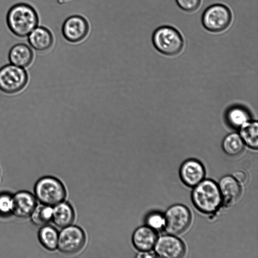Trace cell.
<instances>
[{"mask_svg":"<svg viewBox=\"0 0 258 258\" xmlns=\"http://www.w3.org/2000/svg\"><path fill=\"white\" fill-rule=\"evenodd\" d=\"M7 21L9 28L15 35L24 37L28 36L37 27L38 17L31 6L21 3L10 9L7 15Z\"/></svg>","mask_w":258,"mask_h":258,"instance_id":"obj_1","label":"cell"},{"mask_svg":"<svg viewBox=\"0 0 258 258\" xmlns=\"http://www.w3.org/2000/svg\"><path fill=\"white\" fill-rule=\"evenodd\" d=\"M194 187L191 198L194 205L199 211L210 214L219 209L223 199L218 185L214 181L203 179Z\"/></svg>","mask_w":258,"mask_h":258,"instance_id":"obj_2","label":"cell"},{"mask_svg":"<svg viewBox=\"0 0 258 258\" xmlns=\"http://www.w3.org/2000/svg\"><path fill=\"white\" fill-rule=\"evenodd\" d=\"M152 42L155 48L166 55L178 54L182 49L184 41L180 33L175 28L162 26L153 32Z\"/></svg>","mask_w":258,"mask_h":258,"instance_id":"obj_3","label":"cell"},{"mask_svg":"<svg viewBox=\"0 0 258 258\" xmlns=\"http://www.w3.org/2000/svg\"><path fill=\"white\" fill-rule=\"evenodd\" d=\"M35 194L43 204L55 206L63 202L66 190L63 184L57 178L46 176L40 178L35 186Z\"/></svg>","mask_w":258,"mask_h":258,"instance_id":"obj_4","label":"cell"},{"mask_svg":"<svg viewBox=\"0 0 258 258\" xmlns=\"http://www.w3.org/2000/svg\"><path fill=\"white\" fill-rule=\"evenodd\" d=\"M232 13L225 5L215 4L204 11L201 18L203 27L208 31L219 33L227 29L232 21Z\"/></svg>","mask_w":258,"mask_h":258,"instance_id":"obj_5","label":"cell"},{"mask_svg":"<svg viewBox=\"0 0 258 258\" xmlns=\"http://www.w3.org/2000/svg\"><path fill=\"white\" fill-rule=\"evenodd\" d=\"M28 76L26 70L11 63L0 69V91L14 94L22 90L27 84Z\"/></svg>","mask_w":258,"mask_h":258,"instance_id":"obj_6","label":"cell"},{"mask_svg":"<svg viewBox=\"0 0 258 258\" xmlns=\"http://www.w3.org/2000/svg\"><path fill=\"white\" fill-rule=\"evenodd\" d=\"M164 218L166 231L170 234L178 235L183 233L188 227L191 214L186 207L176 204L167 210Z\"/></svg>","mask_w":258,"mask_h":258,"instance_id":"obj_7","label":"cell"},{"mask_svg":"<svg viewBox=\"0 0 258 258\" xmlns=\"http://www.w3.org/2000/svg\"><path fill=\"white\" fill-rule=\"evenodd\" d=\"M85 241L83 230L78 226L70 225L63 227L58 234L57 247L63 253L73 254L82 248Z\"/></svg>","mask_w":258,"mask_h":258,"instance_id":"obj_8","label":"cell"},{"mask_svg":"<svg viewBox=\"0 0 258 258\" xmlns=\"http://www.w3.org/2000/svg\"><path fill=\"white\" fill-rule=\"evenodd\" d=\"M156 254L161 257L179 258L185 251L183 242L174 235H165L157 238L154 247Z\"/></svg>","mask_w":258,"mask_h":258,"instance_id":"obj_9","label":"cell"},{"mask_svg":"<svg viewBox=\"0 0 258 258\" xmlns=\"http://www.w3.org/2000/svg\"><path fill=\"white\" fill-rule=\"evenodd\" d=\"M62 33L69 42L75 43L84 39L89 31V25L87 20L80 15L68 17L62 26Z\"/></svg>","mask_w":258,"mask_h":258,"instance_id":"obj_10","label":"cell"},{"mask_svg":"<svg viewBox=\"0 0 258 258\" xmlns=\"http://www.w3.org/2000/svg\"><path fill=\"white\" fill-rule=\"evenodd\" d=\"M205 170L203 164L196 159H188L181 166L180 176L182 182L187 186L194 187L205 177Z\"/></svg>","mask_w":258,"mask_h":258,"instance_id":"obj_11","label":"cell"},{"mask_svg":"<svg viewBox=\"0 0 258 258\" xmlns=\"http://www.w3.org/2000/svg\"><path fill=\"white\" fill-rule=\"evenodd\" d=\"M36 206V199L32 194L21 191L12 197L11 212L17 217L25 218L31 216Z\"/></svg>","mask_w":258,"mask_h":258,"instance_id":"obj_12","label":"cell"},{"mask_svg":"<svg viewBox=\"0 0 258 258\" xmlns=\"http://www.w3.org/2000/svg\"><path fill=\"white\" fill-rule=\"evenodd\" d=\"M157 239L156 231L147 225L138 228L134 232L132 238L134 246L140 251L152 250Z\"/></svg>","mask_w":258,"mask_h":258,"instance_id":"obj_13","label":"cell"},{"mask_svg":"<svg viewBox=\"0 0 258 258\" xmlns=\"http://www.w3.org/2000/svg\"><path fill=\"white\" fill-rule=\"evenodd\" d=\"M33 56L32 50L27 45L18 43L11 48L8 58L11 64L24 69L31 64Z\"/></svg>","mask_w":258,"mask_h":258,"instance_id":"obj_14","label":"cell"},{"mask_svg":"<svg viewBox=\"0 0 258 258\" xmlns=\"http://www.w3.org/2000/svg\"><path fill=\"white\" fill-rule=\"evenodd\" d=\"M30 45L38 51H43L49 49L52 45L53 38L51 32L46 28L36 27L28 35Z\"/></svg>","mask_w":258,"mask_h":258,"instance_id":"obj_15","label":"cell"},{"mask_svg":"<svg viewBox=\"0 0 258 258\" xmlns=\"http://www.w3.org/2000/svg\"><path fill=\"white\" fill-rule=\"evenodd\" d=\"M218 185L223 200L225 203L230 204L239 198L241 194V187L233 176H223L220 179Z\"/></svg>","mask_w":258,"mask_h":258,"instance_id":"obj_16","label":"cell"},{"mask_svg":"<svg viewBox=\"0 0 258 258\" xmlns=\"http://www.w3.org/2000/svg\"><path fill=\"white\" fill-rule=\"evenodd\" d=\"M74 218V211L69 203L62 202L53 209L52 220L58 227L63 228L70 225Z\"/></svg>","mask_w":258,"mask_h":258,"instance_id":"obj_17","label":"cell"},{"mask_svg":"<svg viewBox=\"0 0 258 258\" xmlns=\"http://www.w3.org/2000/svg\"><path fill=\"white\" fill-rule=\"evenodd\" d=\"M240 136L247 146L253 149L258 147V123L247 121L240 127Z\"/></svg>","mask_w":258,"mask_h":258,"instance_id":"obj_18","label":"cell"},{"mask_svg":"<svg viewBox=\"0 0 258 258\" xmlns=\"http://www.w3.org/2000/svg\"><path fill=\"white\" fill-rule=\"evenodd\" d=\"M38 236L40 243L47 249L53 250L57 247L58 233L53 227L47 225L42 226Z\"/></svg>","mask_w":258,"mask_h":258,"instance_id":"obj_19","label":"cell"},{"mask_svg":"<svg viewBox=\"0 0 258 258\" xmlns=\"http://www.w3.org/2000/svg\"><path fill=\"white\" fill-rule=\"evenodd\" d=\"M222 148L226 154L236 156L243 151L244 142L238 134L231 133L224 138L222 142Z\"/></svg>","mask_w":258,"mask_h":258,"instance_id":"obj_20","label":"cell"},{"mask_svg":"<svg viewBox=\"0 0 258 258\" xmlns=\"http://www.w3.org/2000/svg\"><path fill=\"white\" fill-rule=\"evenodd\" d=\"M52 212L53 209L50 206H36L31 215V220L36 226H44L52 220Z\"/></svg>","mask_w":258,"mask_h":258,"instance_id":"obj_21","label":"cell"},{"mask_svg":"<svg viewBox=\"0 0 258 258\" xmlns=\"http://www.w3.org/2000/svg\"><path fill=\"white\" fill-rule=\"evenodd\" d=\"M249 115L246 110L241 107H234L230 109L226 114L228 124L234 128L240 127L249 121Z\"/></svg>","mask_w":258,"mask_h":258,"instance_id":"obj_22","label":"cell"},{"mask_svg":"<svg viewBox=\"0 0 258 258\" xmlns=\"http://www.w3.org/2000/svg\"><path fill=\"white\" fill-rule=\"evenodd\" d=\"M146 223L148 226L154 230H160L165 226V218L159 213H153L147 217Z\"/></svg>","mask_w":258,"mask_h":258,"instance_id":"obj_23","label":"cell"},{"mask_svg":"<svg viewBox=\"0 0 258 258\" xmlns=\"http://www.w3.org/2000/svg\"><path fill=\"white\" fill-rule=\"evenodd\" d=\"M178 6L187 12L196 11L200 7L202 0H175Z\"/></svg>","mask_w":258,"mask_h":258,"instance_id":"obj_24","label":"cell"},{"mask_svg":"<svg viewBox=\"0 0 258 258\" xmlns=\"http://www.w3.org/2000/svg\"><path fill=\"white\" fill-rule=\"evenodd\" d=\"M12 197L8 194L0 195V213L7 214L11 212Z\"/></svg>","mask_w":258,"mask_h":258,"instance_id":"obj_25","label":"cell"},{"mask_svg":"<svg viewBox=\"0 0 258 258\" xmlns=\"http://www.w3.org/2000/svg\"><path fill=\"white\" fill-rule=\"evenodd\" d=\"M233 177L238 182L240 183H244L247 179L246 174L241 170H237L233 173Z\"/></svg>","mask_w":258,"mask_h":258,"instance_id":"obj_26","label":"cell"},{"mask_svg":"<svg viewBox=\"0 0 258 258\" xmlns=\"http://www.w3.org/2000/svg\"><path fill=\"white\" fill-rule=\"evenodd\" d=\"M155 256L149 251H141V252L137 255L138 257H153Z\"/></svg>","mask_w":258,"mask_h":258,"instance_id":"obj_27","label":"cell"}]
</instances>
